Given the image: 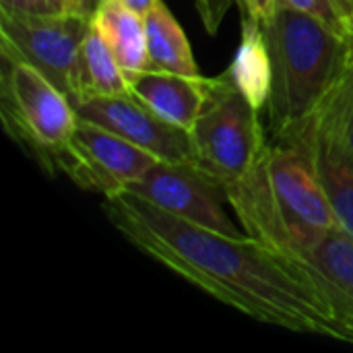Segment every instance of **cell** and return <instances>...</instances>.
Instances as JSON below:
<instances>
[{"mask_svg": "<svg viewBox=\"0 0 353 353\" xmlns=\"http://www.w3.org/2000/svg\"><path fill=\"white\" fill-rule=\"evenodd\" d=\"M74 110L81 120L122 137L159 161L194 163L190 132L165 122L130 93L83 97Z\"/></svg>", "mask_w": 353, "mask_h": 353, "instance_id": "cell-9", "label": "cell"}, {"mask_svg": "<svg viewBox=\"0 0 353 353\" xmlns=\"http://www.w3.org/2000/svg\"><path fill=\"white\" fill-rule=\"evenodd\" d=\"M143 21L149 68L180 72L188 77L201 74L184 29L163 0H155V4L143 14Z\"/></svg>", "mask_w": 353, "mask_h": 353, "instance_id": "cell-14", "label": "cell"}, {"mask_svg": "<svg viewBox=\"0 0 353 353\" xmlns=\"http://www.w3.org/2000/svg\"><path fill=\"white\" fill-rule=\"evenodd\" d=\"M246 234L302 254L339 225L306 139H269L254 168L225 188Z\"/></svg>", "mask_w": 353, "mask_h": 353, "instance_id": "cell-2", "label": "cell"}, {"mask_svg": "<svg viewBox=\"0 0 353 353\" xmlns=\"http://www.w3.org/2000/svg\"><path fill=\"white\" fill-rule=\"evenodd\" d=\"M157 161L122 137L79 118L72 137L56 157V170L64 172L79 188L110 196L126 192Z\"/></svg>", "mask_w": 353, "mask_h": 353, "instance_id": "cell-7", "label": "cell"}, {"mask_svg": "<svg viewBox=\"0 0 353 353\" xmlns=\"http://www.w3.org/2000/svg\"><path fill=\"white\" fill-rule=\"evenodd\" d=\"M66 10H68V12H81V14H85L83 8H81V0H66ZM87 17H89V14H87Z\"/></svg>", "mask_w": 353, "mask_h": 353, "instance_id": "cell-23", "label": "cell"}, {"mask_svg": "<svg viewBox=\"0 0 353 353\" xmlns=\"http://www.w3.org/2000/svg\"><path fill=\"white\" fill-rule=\"evenodd\" d=\"M128 93V77L99 31L93 27L81 46L77 72H74V91H72V105L91 95H120Z\"/></svg>", "mask_w": 353, "mask_h": 353, "instance_id": "cell-15", "label": "cell"}, {"mask_svg": "<svg viewBox=\"0 0 353 353\" xmlns=\"http://www.w3.org/2000/svg\"><path fill=\"white\" fill-rule=\"evenodd\" d=\"M194 165L213 176L223 188L244 178L261 159L269 134L248 99L236 89L230 72L190 130Z\"/></svg>", "mask_w": 353, "mask_h": 353, "instance_id": "cell-5", "label": "cell"}, {"mask_svg": "<svg viewBox=\"0 0 353 353\" xmlns=\"http://www.w3.org/2000/svg\"><path fill=\"white\" fill-rule=\"evenodd\" d=\"M312 122L325 128L353 161V62Z\"/></svg>", "mask_w": 353, "mask_h": 353, "instance_id": "cell-16", "label": "cell"}, {"mask_svg": "<svg viewBox=\"0 0 353 353\" xmlns=\"http://www.w3.org/2000/svg\"><path fill=\"white\" fill-rule=\"evenodd\" d=\"M263 29L273 66L267 134L281 141L316 118L352 60L341 33L294 8L277 4Z\"/></svg>", "mask_w": 353, "mask_h": 353, "instance_id": "cell-3", "label": "cell"}, {"mask_svg": "<svg viewBox=\"0 0 353 353\" xmlns=\"http://www.w3.org/2000/svg\"><path fill=\"white\" fill-rule=\"evenodd\" d=\"M234 2L240 8V17L244 21H256L261 25H265L277 8V0H234Z\"/></svg>", "mask_w": 353, "mask_h": 353, "instance_id": "cell-18", "label": "cell"}, {"mask_svg": "<svg viewBox=\"0 0 353 353\" xmlns=\"http://www.w3.org/2000/svg\"><path fill=\"white\" fill-rule=\"evenodd\" d=\"M124 6H128L130 10H134V12H139V14H145L153 4H155V0H120Z\"/></svg>", "mask_w": 353, "mask_h": 353, "instance_id": "cell-21", "label": "cell"}, {"mask_svg": "<svg viewBox=\"0 0 353 353\" xmlns=\"http://www.w3.org/2000/svg\"><path fill=\"white\" fill-rule=\"evenodd\" d=\"M0 114L6 132L46 170L72 137L79 116L68 95L35 66L2 56Z\"/></svg>", "mask_w": 353, "mask_h": 353, "instance_id": "cell-4", "label": "cell"}, {"mask_svg": "<svg viewBox=\"0 0 353 353\" xmlns=\"http://www.w3.org/2000/svg\"><path fill=\"white\" fill-rule=\"evenodd\" d=\"M0 12L8 14H39L52 12L46 0H0Z\"/></svg>", "mask_w": 353, "mask_h": 353, "instance_id": "cell-19", "label": "cell"}, {"mask_svg": "<svg viewBox=\"0 0 353 353\" xmlns=\"http://www.w3.org/2000/svg\"><path fill=\"white\" fill-rule=\"evenodd\" d=\"M236 89L248 99V103L263 112L271 95L273 66L265 29L256 21L242 19V35L236 56L228 68Z\"/></svg>", "mask_w": 353, "mask_h": 353, "instance_id": "cell-13", "label": "cell"}, {"mask_svg": "<svg viewBox=\"0 0 353 353\" xmlns=\"http://www.w3.org/2000/svg\"><path fill=\"white\" fill-rule=\"evenodd\" d=\"M128 77V93L165 122L190 132L221 83L219 77H188L143 68Z\"/></svg>", "mask_w": 353, "mask_h": 353, "instance_id": "cell-10", "label": "cell"}, {"mask_svg": "<svg viewBox=\"0 0 353 353\" xmlns=\"http://www.w3.org/2000/svg\"><path fill=\"white\" fill-rule=\"evenodd\" d=\"M52 12H66V0H46Z\"/></svg>", "mask_w": 353, "mask_h": 353, "instance_id": "cell-22", "label": "cell"}, {"mask_svg": "<svg viewBox=\"0 0 353 353\" xmlns=\"http://www.w3.org/2000/svg\"><path fill=\"white\" fill-rule=\"evenodd\" d=\"M298 256L331 288L335 310L353 341V236L337 225L319 244Z\"/></svg>", "mask_w": 353, "mask_h": 353, "instance_id": "cell-11", "label": "cell"}, {"mask_svg": "<svg viewBox=\"0 0 353 353\" xmlns=\"http://www.w3.org/2000/svg\"><path fill=\"white\" fill-rule=\"evenodd\" d=\"M103 211L137 250L221 304L288 331L353 343L331 288L302 256L194 225L130 192L103 196Z\"/></svg>", "mask_w": 353, "mask_h": 353, "instance_id": "cell-1", "label": "cell"}, {"mask_svg": "<svg viewBox=\"0 0 353 353\" xmlns=\"http://www.w3.org/2000/svg\"><path fill=\"white\" fill-rule=\"evenodd\" d=\"M337 2H339V6H341L345 12H350L353 8V0H337Z\"/></svg>", "mask_w": 353, "mask_h": 353, "instance_id": "cell-24", "label": "cell"}, {"mask_svg": "<svg viewBox=\"0 0 353 353\" xmlns=\"http://www.w3.org/2000/svg\"><path fill=\"white\" fill-rule=\"evenodd\" d=\"M277 4L294 8L298 12L310 14L331 27L333 31L343 35V23H345V10L339 6L337 0H277Z\"/></svg>", "mask_w": 353, "mask_h": 353, "instance_id": "cell-17", "label": "cell"}, {"mask_svg": "<svg viewBox=\"0 0 353 353\" xmlns=\"http://www.w3.org/2000/svg\"><path fill=\"white\" fill-rule=\"evenodd\" d=\"M343 39L347 41L350 48V60L353 62V8L345 14V23H343Z\"/></svg>", "mask_w": 353, "mask_h": 353, "instance_id": "cell-20", "label": "cell"}, {"mask_svg": "<svg viewBox=\"0 0 353 353\" xmlns=\"http://www.w3.org/2000/svg\"><path fill=\"white\" fill-rule=\"evenodd\" d=\"M126 192L194 225L234 238L248 236L225 211L230 205L225 188L194 163L157 161Z\"/></svg>", "mask_w": 353, "mask_h": 353, "instance_id": "cell-8", "label": "cell"}, {"mask_svg": "<svg viewBox=\"0 0 353 353\" xmlns=\"http://www.w3.org/2000/svg\"><path fill=\"white\" fill-rule=\"evenodd\" d=\"M91 21L126 74L149 68L143 14L130 10L120 0H101Z\"/></svg>", "mask_w": 353, "mask_h": 353, "instance_id": "cell-12", "label": "cell"}, {"mask_svg": "<svg viewBox=\"0 0 353 353\" xmlns=\"http://www.w3.org/2000/svg\"><path fill=\"white\" fill-rule=\"evenodd\" d=\"M89 29L91 17L81 12H0V52L35 66L70 99L79 52Z\"/></svg>", "mask_w": 353, "mask_h": 353, "instance_id": "cell-6", "label": "cell"}]
</instances>
